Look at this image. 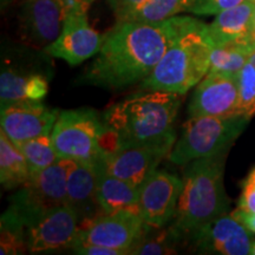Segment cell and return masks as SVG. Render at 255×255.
Listing matches in <instances>:
<instances>
[{
    "label": "cell",
    "instance_id": "obj_1",
    "mask_svg": "<svg viewBox=\"0 0 255 255\" xmlns=\"http://www.w3.org/2000/svg\"><path fill=\"white\" fill-rule=\"evenodd\" d=\"M187 18L175 15L159 23L117 21L104 34L101 50L79 83L120 90L143 82L178 36Z\"/></svg>",
    "mask_w": 255,
    "mask_h": 255
},
{
    "label": "cell",
    "instance_id": "obj_2",
    "mask_svg": "<svg viewBox=\"0 0 255 255\" xmlns=\"http://www.w3.org/2000/svg\"><path fill=\"white\" fill-rule=\"evenodd\" d=\"M180 107L181 95L161 90L131 95L113 105L102 117L103 133L113 137L109 151L127 145L175 143L174 123Z\"/></svg>",
    "mask_w": 255,
    "mask_h": 255
},
{
    "label": "cell",
    "instance_id": "obj_3",
    "mask_svg": "<svg viewBox=\"0 0 255 255\" xmlns=\"http://www.w3.org/2000/svg\"><path fill=\"white\" fill-rule=\"evenodd\" d=\"M228 151L195 159L184 165L183 188L169 231L181 246L213 220L226 215L231 200L223 184L225 161Z\"/></svg>",
    "mask_w": 255,
    "mask_h": 255
},
{
    "label": "cell",
    "instance_id": "obj_4",
    "mask_svg": "<svg viewBox=\"0 0 255 255\" xmlns=\"http://www.w3.org/2000/svg\"><path fill=\"white\" fill-rule=\"evenodd\" d=\"M212 50L207 25L188 17L154 71L142 82V89L187 94L208 73Z\"/></svg>",
    "mask_w": 255,
    "mask_h": 255
},
{
    "label": "cell",
    "instance_id": "obj_5",
    "mask_svg": "<svg viewBox=\"0 0 255 255\" xmlns=\"http://www.w3.org/2000/svg\"><path fill=\"white\" fill-rule=\"evenodd\" d=\"M251 120L242 115L189 117L168 158L176 165L229 151Z\"/></svg>",
    "mask_w": 255,
    "mask_h": 255
},
{
    "label": "cell",
    "instance_id": "obj_6",
    "mask_svg": "<svg viewBox=\"0 0 255 255\" xmlns=\"http://www.w3.org/2000/svg\"><path fill=\"white\" fill-rule=\"evenodd\" d=\"M44 50L13 46L2 50L0 73L1 108L21 100L43 101L49 91L51 63Z\"/></svg>",
    "mask_w": 255,
    "mask_h": 255
},
{
    "label": "cell",
    "instance_id": "obj_7",
    "mask_svg": "<svg viewBox=\"0 0 255 255\" xmlns=\"http://www.w3.org/2000/svg\"><path fill=\"white\" fill-rule=\"evenodd\" d=\"M103 122L91 108L60 111L51 138L60 159L98 163L103 156Z\"/></svg>",
    "mask_w": 255,
    "mask_h": 255
},
{
    "label": "cell",
    "instance_id": "obj_8",
    "mask_svg": "<svg viewBox=\"0 0 255 255\" xmlns=\"http://www.w3.org/2000/svg\"><path fill=\"white\" fill-rule=\"evenodd\" d=\"M63 205H66V165L64 159H59L51 167L31 174L17 193L9 197L7 209L27 228Z\"/></svg>",
    "mask_w": 255,
    "mask_h": 255
},
{
    "label": "cell",
    "instance_id": "obj_9",
    "mask_svg": "<svg viewBox=\"0 0 255 255\" xmlns=\"http://www.w3.org/2000/svg\"><path fill=\"white\" fill-rule=\"evenodd\" d=\"M146 228L148 226L138 212L119 210L110 214H102L91 221L82 223L73 245L87 242L130 254L131 248L143 237Z\"/></svg>",
    "mask_w": 255,
    "mask_h": 255
},
{
    "label": "cell",
    "instance_id": "obj_10",
    "mask_svg": "<svg viewBox=\"0 0 255 255\" xmlns=\"http://www.w3.org/2000/svg\"><path fill=\"white\" fill-rule=\"evenodd\" d=\"M175 143L120 146L103 152L100 164L107 173L141 188L158 164L168 157Z\"/></svg>",
    "mask_w": 255,
    "mask_h": 255
},
{
    "label": "cell",
    "instance_id": "obj_11",
    "mask_svg": "<svg viewBox=\"0 0 255 255\" xmlns=\"http://www.w3.org/2000/svg\"><path fill=\"white\" fill-rule=\"evenodd\" d=\"M65 17L62 0H24L18 12L21 43L44 50L59 37Z\"/></svg>",
    "mask_w": 255,
    "mask_h": 255
},
{
    "label": "cell",
    "instance_id": "obj_12",
    "mask_svg": "<svg viewBox=\"0 0 255 255\" xmlns=\"http://www.w3.org/2000/svg\"><path fill=\"white\" fill-rule=\"evenodd\" d=\"M182 188V178L158 169L142 184L138 208L148 227L163 228L173 221Z\"/></svg>",
    "mask_w": 255,
    "mask_h": 255
},
{
    "label": "cell",
    "instance_id": "obj_13",
    "mask_svg": "<svg viewBox=\"0 0 255 255\" xmlns=\"http://www.w3.org/2000/svg\"><path fill=\"white\" fill-rule=\"evenodd\" d=\"M60 111L37 100H21L1 108V130L13 143L51 135Z\"/></svg>",
    "mask_w": 255,
    "mask_h": 255
},
{
    "label": "cell",
    "instance_id": "obj_14",
    "mask_svg": "<svg viewBox=\"0 0 255 255\" xmlns=\"http://www.w3.org/2000/svg\"><path fill=\"white\" fill-rule=\"evenodd\" d=\"M253 242V233L231 213L213 220L196 232L189 246L200 254L248 255Z\"/></svg>",
    "mask_w": 255,
    "mask_h": 255
},
{
    "label": "cell",
    "instance_id": "obj_15",
    "mask_svg": "<svg viewBox=\"0 0 255 255\" xmlns=\"http://www.w3.org/2000/svg\"><path fill=\"white\" fill-rule=\"evenodd\" d=\"M79 219L69 205L51 210L26 228V245L30 253L70 250L77 237Z\"/></svg>",
    "mask_w": 255,
    "mask_h": 255
},
{
    "label": "cell",
    "instance_id": "obj_16",
    "mask_svg": "<svg viewBox=\"0 0 255 255\" xmlns=\"http://www.w3.org/2000/svg\"><path fill=\"white\" fill-rule=\"evenodd\" d=\"M103 40L104 36L89 25L87 13L69 14L59 37L44 51L51 57L75 66L97 55Z\"/></svg>",
    "mask_w": 255,
    "mask_h": 255
},
{
    "label": "cell",
    "instance_id": "obj_17",
    "mask_svg": "<svg viewBox=\"0 0 255 255\" xmlns=\"http://www.w3.org/2000/svg\"><path fill=\"white\" fill-rule=\"evenodd\" d=\"M239 90L237 76L208 72L196 85L188 107L191 117H225L238 114Z\"/></svg>",
    "mask_w": 255,
    "mask_h": 255
},
{
    "label": "cell",
    "instance_id": "obj_18",
    "mask_svg": "<svg viewBox=\"0 0 255 255\" xmlns=\"http://www.w3.org/2000/svg\"><path fill=\"white\" fill-rule=\"evenodd\" d=\"M66 165V205L77 213L79 223L103 214L97 201V163L64 159Z\"/></svg>",
    "mask_w": 255,
    "mask_h": 255
},
{
    "label": "cell",
    "instance_id": "obj_19",
    "mask_svg": "<svg viewBox=\"0 0 255 255\" xmlns=\"http://www.w3.org/2000/svg\"><path fill=\"white\" fill-rule=\"evenodd\" d=\"M254 14L255 2L251 0H245L216 14L214 21L207 25V33L213 47L251 38Z\"/></svg>",
    "mask_w": 255,
    "mask_h": 255
},
{
    "label": "cell",
    "instance_id": "obj_20",
    "mask_svg": "<svg viewBox=\"0 0 255 255\" xmlns=\"http://www.w3.org/2000/svg\"><path fill=\"white\" fill-rule=\"evenodd\" d=\"M97 201L103 214H110L124 209L139 213V188L107 173L101 167L100 162L97 163Z\"/></svg>",
    "mask_w": 255,
    "mask_h": 255
},
{
    "label": "cell",
    "instance_id": "obj_21",
    "mask_svg": "<svg viewBox=\"0 0 255 255\" xmlns=\"http://www.w3.org/2000/svg\"><path fill=\"white\" fill-rule=\"evenodd\" d=\"M27 162L14 143L0 130V182L6 190L21 187L30 178Z\"/></svg>",
    "mask_w": 255,
    "mask_h": 255
},
{
    "label": "cell",
    "instance_id": "obj_22",
    "mask_svg": "<svg viewBox=\"0 0 255 255\" xmlns=\"http://www.w3.org/2000/svg\"><path fill=\"white\" fill-rule=\"evenodd\" d=\"M255 52L253 38L234 41L226 45L213 47L210 55V68L208 72L226 73L238 76Z\"/></svg>",
    "mask_w": 255,
    "mask_h": 255
},
{
    "label": "cell",
    "instance_id": "obj_23",
    "mask_svg": "<svg viewBox=\"0 0 255 255\" xmlns=\"http://www.w3.org/2000/svg\"><path fill=\"white\" fill-rule=\"evenodd\" d=\"M193 0H145L129 12L121 21L159 23L181 12H189Z\"/></svg>",
    "mask_w": 255,
    "mask_h": 255
},
{
    "label": "cell",
    "instance_id": "obj_24",
    "mask_svg": "<svg viewBox=\"0 0 255 255\" xmlns=\"http://www.w3.org/2000/svg\"><path fill=\"white\" fill-rule=\"evenodd\" d=\"M26 159L31 174L51 167L59 161L51 135H43L27 139V141L14 143Z\"/></svg>",
    "mask_w": 255,
    "mask_h": 255
},
{
    "label": "cell",
    "instance_id": "obj_25",
    "mask_svg": "<svg viewBox=\"0 0 255 255\" xmlns=\"http://www.w3.org/2000/svg\"><path fill=\"white\" fill-rule=\"evenodd\" d=\"M0 254H23L27 251L26 227L13 213L6 209L0 220Z\"/></svg>",
    "mask_w": 255,
    "mask_h": 255
},
{
    "label": "cell",
    "instance_id": "obj_26",
    "mask_svg": "<svg viewBox=\"0 0 255 255\" xmlns=\"http://www.w3.org/2000/svg\"><path fill=\"white\" fill-rule=\"evenodd\" d=\"M161 229L162 228H158V232H156V234H148L145 231L143 237L131 248L130 254L162 255L177 253V247L181 246V245L174 238L169 228L165 229V231H161Z\"/></svg>",
    "mask_w": 255,
    "mask_h": 255
},
{
    "label": "cell",
    "instance_id": "obj_27",
    "mask_svg": "<svg viewBox=\"0 0 255 255\" xmlns=\"http://www.w3.org/2000/svg\"><path fill=\"white\" fill-rule=\"evenodd\" d=\"M239 90L238 114L248 120L255 116V65L248 60L237 76Z\"/></svg>",
    "mask_w": 255,
    "mask_h": 255
},
{
    "label": "cell",
    "instance_id": "obj_28",
    "mask_svg": "<svg viewBox=\"0 0 255 255\" xmlns=\"http://www.w3.org/2000/svg\"><path fill=\"white\" fill-rule=\"evenodd\" d=\"M244 1L245 0H193L189 12L199 15H216Z\"/></svg>",
    "mask_w": 255,
    "mask_h": 255
},
{
    "label": "cell",
    "instance_id": "obj_29",
    "mask_svg": "<svg viewBox=\"0 0 255 255\" xmlns=\"http://www.w3.org/2000/svg\"><path fill=\"white\" fill-rule=\"evenodd\" d=\"M72 253L82 255H124L123 251L114 250V248L100 246L95 244H87V242H79L73 245L71 248Z\"/></svg>",
    "mask_w": 255,
    "mask_h": 255
},
{
    "label": "cell",
    "instance_id": "obj_30",
    "mask_svg": "<svg viewBox=\"0 0 255 255\" xmlns=\"http://www.w3.org/2000/svg\"><path fill=\"white\" fill-rule=\"evenodd\" d=\"M145 0H108L110 7L113 8L117 21H121L126 15L131 12L133 8L139 6Z\"/></svg>",
    "mask_w": 255,
    "mask_h": 255
},
{
    "label": "cell",
    "instance_id": "obj_31",
    "mask_svg": "<svg viewBox=\"0 0 255 255\" xmlns=\"http://www.w3.org/2000/svg\"><path fill=\"white\" fill-rule=\"evenodd\" d=\"M238 208L255 214V187L242 186V193L238 201Z\"/></svg>",
    "mask_w": 255,
    "mask_h": 255
},
{
    "label": "cell",
    "instance_id": "obj_32",
    "mask_svg": "<svg viewBox=\"0 0 255 255\" xmlns=\"http://www.w3.org/2000/svg\"><path fill=\"white\" fill-rule=\"evenodd\" d=\"M95 0H62L65 14L88 13V9ZM66 18V17H65Z\"/></svg>",
    "mask_w": 255,
    "mask_h": 255
},
{
    "label": "cell",
    "instance_id": "obj_33",
    "mask_svg": "<svg viewBox=\"0 0 255 255\" xmlns=\"http://www.w3.org/2000/svg\"><path fill=\"white\" fill-rule=\"evenodd\" d=\"M232 215L234 216L235 219L239 220L242 225L246 227L248 231L251 233L255 234V214L254 213H248L245 212L240 208H237L235 210H233Z\"/></svg>",
    "mask_w": 255,
    "mask_h": 255
},
{
    "label": "cell",
    "instance_id": "obj_34",
    "mask_svg": "<svg viewBox=\"0 0 255 255\" xmlns=\"http://www.w3.org/2000/svg\"><path fill=\"white\" fill-rule=\"evenodd\" d=\"M242 186L255 187V169H253V170H252V173L250 174V176L246 178V181H245Z\"/></svg>",
    "mask_w": 255,
    "mask_h": 255
},
{
    "label": "cell",
    "instance_id": "obj_35",
    "mask_svg": "<svg viewBox=\"0 0 255 255\" xmlns=\"http://www.w3.org/2000/svg\"><path fill=\"white\" fill-rule=\"evenodd\" d=\"M252 38L255 41V14H254V19H253V26H252Z\"/></svg>",
    "mask_w": 255,
    "mask_h": 255
},
{
    "label": "cell",
    "instance_id": "obj_36",
    "mask_svg": "<svg viewBox=\"0 0 255 255\" xmlns=\"http://www.w3.org/2000/svg\"><path fill=\"white\" fill-rule=\"evenodd\" d=\"M252 255H255V241L253 242V246H252V251H251Z\"/></svg>",
    "mask_w": 255,
    "mask_h": 255
},
{
    "label": "cell",
    "instance_id": "obj_37",
    "mask_svg": "<svg viewBox=\"0 0 255 255\" xmlns=\"http://www.w3.org/2000/svg\"><path fill=\"white\" fill-rule=\"evenodd\" d=\"M250 60H251V62H252V63H253V64H254V65H255V52L253 53V55H252V56H251V58H250Z\"/></svg>",
    "mask_w": 255,
    "mask_h": 255
},
{
    "label": "cell",
    "instance_id": "obj_38",
    "mask_svg": "<svg viewBox=\"0 0 255 255\" xmlns=\"http://www.w3.org/2000/svg\"><path fill=\"white\" fill-rule=\"evenodd\" d=\"M9 1H11V0H1V5L2 6H5V5H7L8 4V2Z\"/></svg>",
    "mask_w": 255,
    "mask_h": 255
},
{
    "label": "cell",
    "instance_id": "obj_39",
    "mask_svg": "<svg viewBox=\"0 0 255 255\" xmlns=\"http://www.w3.org/2000/svg\"><path fill=\"white\" fill-rule=\"evenodd\" d=\"M251 1H253V2H255V0H251Z\"/></svg>",
    "mask_w": 255,
    "mask_h": 255
}]
</instances>
